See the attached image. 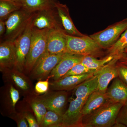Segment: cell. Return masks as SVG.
<instances>
[{
    "instance_id": "cell-1",
    "label": "cell",
    "mask_w": 127,
    "mask_h": 127,
    "mask_svg": "<svg viewBox=\"0 0 127 127\" xmlns=\"http://www.w3.org/2000/svg\"><path fill=\"white\" fill-rule=\"evenodd\" d=\"M123 104L108 101L83 118V127H113Z\"/></svg>"
},
{
    "instance_id": "cell-2",
    "label": "cell",
    "mask_w": 127,
    "mask_h": 127,
    "mask_svg": "<svg viewBox=\"0 0 127 127\" xmlns=\"http://www.w3.org/2000/svg\"><path fill=\"white\" fill-rule=\"evenodd\" d=\"M66 38L67 53L97 58L103 55V49L90 36H78L66 34Z\"/></svg>"
},
{
    "instance_id": "cell-3",
    "label": "cell",
    "mask_w": 127,
    "mask_h": 127,
    "mask_svg": "<svg viewBox=\"0 0 127 127\" xmlns=\"http://www.w3.org/2000/svg\"><path fill=\"white\" fill-rule=\"evenodd\" d=\"M50 30H39L33 28L31 47L24 67L27 72H31L39 58L45 52Z\"/></svg>"
},
{
    "instance_id": "cell-4",
    "label": "cell",
    "mask_w": 127,
    "mask_h": 127,
    "mask_svg": "<svg viewBox=\"0 0 127 127\" xmlns=\"http://www.w3.org/2000/svg\"><path fill=\"white\" fill-rule=\"evenodd\" d=\"M33 13L22 8L11 14L5 21L6 31L2 41H14L24 31Z\"/></svg>"
},
{
    "instance_id": "cell-5",
    "label": "cell",
    "mask_w": 127,
    "mask_h": 127,
    "mask_svg": "<svg viewBox=\"0 0 127 127\" xmlns=\"http://www.w3.org/2000/svg\"><path fill=\"white\" fill-rule=\"evenodd\" d=\"M34 15V12L31 17L24 31L14 41L16 55L15 68L21 71L24 69L31 47Z\"/></svg>"
},
{
    "instance_id": "cell-6",
    "label": "cell",
    "mask_w": 127,
    "mask_h": 127,
    "mask_svg": "<svg viewBox=\"0 0 127 127\" xmlns=\"http://www.w3.org/2000/svg\"><path fill=\"white\" fill-rule=\"evenodd\" d=\"M127 30V18L89 36L103 49H107L114 44Z\"/></svg>"
},
{
    "instance_id": "cell-7",
    "label": "cell",
    "mask_w": 127,
    "mask_h": 127,
    "mask_svg": "<svg viewBox=\"0 0 127 127\" xmlns=\"http://www.w3.org/2000/svg\"><path fill=\"white\" fill-rule=\"evenodd\" d=\"M66 53L50 54L45 52L39 58L31 72L32 78L41 79L48 77Z\"/></svg>"
},
{
    "instance_id": "cell-8",
    "label": "cell",
    "mask_w": 127,
    "mask_h": 127,
    "mask_svg": "<svg viewBox=\"0 0 127 127\" xmlns=\"http://www.w3.org/2000/svg\"><path fill=\"white\" fill-rule=\"evenodd\" d=\"M86 101L76 97L71 101L68 109L62 116L60 127H83L82 109Z\"/></svg>"
},
{
    "instance_id": "cell-9",
    "label": "cell",
    "mask_w": 127,
    "mask_h": 127,
    "mask_svg": "<svg viewBox=\"0 0 127 127\" xmlns=\"http://www.w3.org/2000/svg\"><path fill=\"white\" fill-rule=\"evenodd\" d=\"M54 11L58 24L66 34L78 36L86 35L82 34L75 27L66 5L57 1L55 3Z\"/></svg>"
},
{
    "instance_id": "cell-10",
    "label": "cell",
    "mask_w": 127,
    "mask_h": 127,
    "mask_svg": "<svg viewBox=\"0 0 127 127\" xmlns=\"http://www.w3.org/2000/svg\"><path fill=\"white\" fill-rule=\"evenodd\" d=\"M120 58H116L94 73L97 76L98 80V90L106 93L110 82L118 77L116 65Z\"/></svg>"
},
{
    "instance_id": "cell-11",
    "label": "cell",
    "mask_w": 127,
    "mask_h": 127,
    "mask_svg": "<svg viewBox=\"0 0 127 127\" xmlns=\"http://www.w3.org/2000/svg\"><path fill=\"white\" fill-rule=\"evenodd\" d=\"M66 33L62 29L51 30L48 36L45 52L50 54H59L66 53Z\"/></svg>"
},
{
    "instance_id": "cell-12",
    "label": "cell",
    "mask_w": 127,
    "mask_h": 127,
    "mask_svg": "<svg viewBox=\"0 0 127 127\" xmlns=\"http://www.w3.org/2000/svg\"><path fill=\"white\" fill-rule=\"evenodd\" d=\"M84 56L66 53L49 76L57 81L63 77L76 64L81 62Z\"/></svg>"
},
{
    "instance_id": "cell-13",
    "label": "cell",
    "mask_w": 127,
    "mask_h": 127,
    "mask_svg": "<svg viewBox=\"0 0 127 127\" xmlns=\"http://www.w3.org/2000/svg\"><path fill=\"white\" fill-rule=\"evenodd\" d=\"M33 26L34 28L39 30L62 29L57 21L54 8L34 12Z\"/></svg>"
},
{
    "instance_id": "cell-14",
    "label": "cell",
    "mask_w": 127,
    "mask_h": 127,
    "mask_svg": "<svg viewBox=\"0 0 127 127\" xmlns=\"http://www.w3.org/2000/svg\"><path fill=\"white\" fill-rule=\"evenodd\" d=\"M68 98L66 91H58L39 98L46 106L47 109L55 112L60 116L64 113V110Z\"/></svg>"
},
{
    "instance_id": "cell-15",
    "label": "cell",
    "mask_w": 127,
    "mask_h": 127,
    "mask_svg": "<svg viewBox=\"0 0 127 127\" xmlns=\"http://www.w3.org/2000/svg\"><path fill=\"white\" fill-rule=\"evenodd\" d=\"M16 55L14 41H2L0 45V66L1 70H7L15 66Z\"/></svg>"
},
{
    "instance_id": "cell-16",
    "label": "cell",
    "mask_w": 127,
    "mask_h": 127,
    "mask_svg": "<svg viewBox=\"0 0 127 127\" xmlns=\"http://www.w3.org/2000/svg\"><path fill=\"white\" fill-rule=\"evenodd\" d=\"M94 75V73L71 75L62 77L52 83L51 88L57 91H69L74 89L79 84Z\"/></svg>"
},
{
    "instance_id": "cell-17",
    "label": "cell",
    "mask_w": 127,
    "mask_h": 127,
    "mask_svg": "<svg viewBox=\"0 0 127 127\" xmlns=\"http://www.w3.org/2000/svg\"><path fill=\"white\" fill-rule=\"evenodd\" d=\"M106 93L111 101L123 105L127 103V86L118 77L113 79Z\"/></svg>"
},
{
    "instance_id": "cell-18",
    "label": "cell",
    "mask_w": 127,
    "mask_h": 127,
    "mask_svg": "<svg viewBox=\"0 0 127 127\" xmlns=\"http://www.w3.org/2000/svg\"><path fill=\"white\" fill-rule=\"evenodd\" d=\"M109 100L106 93L98 90L89 95L84 103L82 109L83 117L88 115L105 104Z\"/></svg>"
},
{
    "instance_id": "cell-19",
    "label": "cell",
    "mask_w": 127,
    "mask_h": 127,
    "mask_svg": "<svg viewBox=\"0 0 127 127\" xmlns=\"http://www.w3.org/2000/svg\"><path fill=\"white\" fill-rule=\"evenodd\" d=\"M98 80L97 76L94 75L85 80L73 89V93L76 97L87 100L91 94L98 90Z\"/></svg>"
},
{
    "instance_id": "cell-20",
    "label": "cell",
    "mask_w": 127,
    "mask_h": 127,
    "mask_svg": "<svg viewBox=\"0 0 127 127\" xmlns=\"http://www.w3.org/2000/svg\"><path fill=\"white\" fill-rule=\"evenodd\" d=\"M55 0H22V8L32 13L44 10L53 9Z\"/></svg>"
},
{
    "instance_id": "cell-21",
    "label": "cell",
    "mask_w": 127,
    "mask_h": 127,
    "mask_svg": "<svg viewBox=\"0 0 127 127\" xmlns=\"http://www.w3.org/2000/svg\"><path fill=\"white\" fill-rule=\"evenodd\" d=\"M116 58L118 57L111 55H106L99 59L94 57L86 56L83 58L81 63L89 69L96 71Z\"/></svg>"
},
{
    "instance_id": "cell-22",
    "label": "cell",
    "mask_w": 127,
    "mask_h": 127,
    "mask_svg": "<svg viewBox=\"0 0 127 127\" xmlns=\"http://www.w3.org/2000/svg\"><path fill=\"white\" fill-rule=\"evenodd\" d=\"M127 47V30L121 35L120 38L112 45L106 49L107 55L122 58L126 55L124 51Z\"/></svg>"
},
{
    "instance_id": "cell-23",
    "label": "cell",
    "mask_w": 127,
    "mask_h": 127,
    "mask_svg": "<svg viewBox=\"0 0 127 127\" xmlns=\"http://www.w3.org/2000/svg\"><path fill=\"white\" fill-rule=\"evenodd\" d=\"M21 8V2L12 0H0V20L5 21L11 14Z\"/></svg>"
},
{
    "instance_id": "cell-24",
    "label": "cell",
    "mask_w": 127,
    "mask_h": 127,
    "mask_svg": "<svg viewBox=\"0 0 127 127\" xmlns=\"http://www.w3.org/2000/svg\"><path fill=\"white\" fill-rule=\"evenodd\" d=\"M19 71L15 67L13 68L10 72L11 78L20 89L23 92H28L31 88L30 81Z\"/></svg>"
},
{
    "instance_id": "cell-25",
    "label": "cell",
    "mask_w": 127,
    "mask_h": 127,
    "mask_svg": "<svg viewBox=\"0 0 127 127\" xmlns=\"http://www.w3.org/2000/svg\"><path fill=\"white\" fill-rule=\"evenodd\" d=\"M62 116L54 111L49 110L43 118L41 127H60Z\"/></svg>"
},
{
    "instance_id": "cell-26",
    "label": "cell",
    "mask_w": 127,
    "mask_h": 127,
    "mask_svg": "<svg viewBox=\"0 0 127 127\" xmlns=\"http://www.w3.org/2000/svg\"><path fill=\"white\" fill-rule=\"evenodd\" d=\"M31 106L36 117V120L41 126L43 118L47 112L46 106L40 99L34 100L32 103Z\"/></svg>"
},
{
    "instance_id": "cell-27",
    "label": "cell",
    "mask_w": 127,
    "mask_h": 127,
    "mask_svg": "<svg viewBox=\"0 0 127 127\" xmlns=\"http://www.w3.org/2000/svg\"><path fill=\"white\" fill-rule=\"evenodd\" d=\"M96 71L91 70L88 68L81 62L75 65L63 77L71 75H81L87 73H94Z\"/></svg>"
},
{
    "instance_id": "cell-28",
    "label": "cell",
    "mask_w": 127,
    "mask_h": 127,
    "mask_svg": "<svg viewBox=\"0 0 127 127\" xmlns=\"http://www.w3.org/2000/svg\"><path fill=\"white\" fill-rule=\"evenodd\" d=\"M127 127V103L124 104L118 114L116 123Z\"/></svg>"
},
{
    "instance_id": "cell-29",
    "label": "cell",
    "mask_w": 127,
    "mask_h": 127,
    "mask_svg": "<svg viewBox=\"0 0 127 127\" xmlns=\"http://www.w3.org/2000/svg\"><path fill=\"white\" fill-rule=\"evenodd\" d=\"M51 78L50 76L45 81H40L37 82L35 87V90L36 92L40 94L46 93L47 92L49 88V79Z\"/></svg>"
},
{
    "instance_id": "cell-30",
    "label": "cell",
    "mask_w": 127,
    "mask_h": 127,
    "mask_svg": "<svg viewBox=\"0 0 127 127\" xmlns=\"http://www.w3.org/2000/svg\"><path fill=\"white\" fill-rule=\"evenodd\" d=\"M116 66L118 77L127 86V65L119 63L118 62Z\"/></svg>"
},
{
    "instance_id": "cell-31",
    "label": "cell",
    "mask_w": 127,
    "mask_h": 127,
    "mask_svg": "<svg viewBox=\"0 0 127 127\" xmlns=\"http://www.w3.org/2000/svg\"><path fill=\"white\" fill-rule=\"evenodd\" d=\"M10 95L11 99L12 105L15 108L16 104L20 98V94L18 90L16 89L14 87L11 86L10 88Z\"/></svg>"
},
{
    "instance_id": "cell-32",
    "label": "cell",
    "mask_w": 127,
    "mask_h": 127,
    "mask_svg": "<svg viewBox=\"0 0 127 127\" xmlns=\"http://www.w3.org/2000/svg\"><path fill=\"white\" fill-rule=\"evenodd\" d=\"M24 117L27 120L29 127H40L37 120L34 118L33 116L30 114L26 113Z\"/></svg>"
},
{
    "instance_id": "cell-33",
    "label": "cell",
    "mask_w": 127,
    "mask_h": 127,
    "mask_svg": "<svg viewBox=\"0 0 127 127\" xmlns=\"http://www.w3.org/2000/svg\"><path fill=\"white\" fill-rule=\"evenodd\" d=\"M6 31L5 21L0 20V36L2 38Z\"/></svg>"
},
{
    "instance_id": "cell-34",
    "label": "cell",
    "mask_w": 127,
    "mask_h": 127,
    "mask_svg": "<svg viewBox=\"0 0 127 127\" xmlns=\"http://www.w3.org/2000/svg\"><path fill=\"white\" fill-rule=\"evenodd\" d=\"M29 126L27 120L26 119L25 117L21 119L18 121V127H28Z\"/></svg>"
},
{
    "instance_id": "cell-35",
    "label": "cell",
    "mask_w": 127,
    "mask_h": 127,
    "mask_svg": "<svg viewBox=\"0 0 127 127\" xmlns=\"http://www.w3.org/2000/svg\"><path fill=\"white\" fill-rule=\"evenodd\" d=\"M118 63L127 65V56L120 58L119 60Z\"/></svg>"
},
{
    "instance_id": "cell-36",
    "label": "cell",
    "mask_w": 127,
    "mask_h": 127,
    "mask_svg": "<svg viewBox=\"0 0 127 127\" xmlns=\"http://www.w3.org/2000/svg\"><path fill=\"white\" fill-rule=\"evenodd\" d=\"M124 53L125 54L126 56H127V47H126L124 51Z\"/></svg>"
},
{
    "instance_id": "cell-37",
    "label": "cell",
    "mask_w": 127,
    "mask_h": 127,
    "mask_svg": "<svg viewBox=\"0 0 127 127\" xmlns=\"http://www.w3.org/2000/svg\"><path fill=\"white\" fill-rule=\"evenodd\" d=\"M12 0L15 1H17V2H20L21 3L22 0Z\"/></svg>"
}]
</instances>
